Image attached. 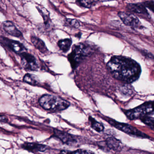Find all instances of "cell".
<instances>
[{
	"mask_svg": "<svg viewBox=\"0 0 154 154\" xmlns=\"http://www.w3.org/2000/svg\"><path fill=\"white\" fill-rule=\"evenodd\" d=\"M107 68L115 79L126 83L137 80L142 71L136 61L123 56L113 57L108 63Z\"/></svg>",
	"mask_w": 154,
	"mask_h": 154,
	"instance_id": "1",
	"label": "cell"
},
{
	"mask_svg": "<svg viewBox=\"0 0 154 154\" xmlns=\"http://www.w3.org/2000/svg\"><path fill=\"white\" fill-rule=\"evenodd\" d=\"M41 106L45 110L52 112L62 111L70 106L69 102L58 96L44 95L39 100Z\"/></svg>",
	"mask_w": 154,
	"mask_h": 154,
	"instance_id": "2",
	"label": "cell"
},
{
	"mask_svg": "<svg viewBox=\"0 0 154 154\" xmlns=\"http://www.w3.org/2000/svg\"><path fill=\"white\" fill-rule=\"evenodd\" d=\"M93 51V47L86 43H80L73 46L72 52L68 57L72 67H77L82 60L92 54Z\"/></svg>",
	"mask_w": 154,
	"mask_h": 154,
	"instance_id": "3",
	"label": "cell"
},
{
	"mask_svg": "<svg viewBox=\"0 0 154 154\" xmlns=\"http://www.w3.org/2000/svg\"><path fill=\"white\" fill-rule=\"evenodd\" d=\"M152 112H154L153 102L149 101L145 102L134 109L127 110L125 113L129 119L135 120L141 119L144 116Z\"/></svg>",
	"mask_w": 154,
	"mask_h": 154,
	"instance_id": "4",
	"label": "cell"
},
{
	"mask_svg": "<svg viewBox=\"0 0 154 154\" xmlns=\"http://www.w3.org/2000/svg\"><path fill=\"white\" fill-rule=\"evenodd\" d=\"M107 121L114 127L130 135L142 138H146L149 137H148L149 136L148 135L139 131L137 128L132 126L131 125L125 123H120L110 119H107Z\"/></svg>",
	"mask_w": 154,
	"mask_h": 154,
	"instance_id": "5",
	"label": "cell"
},
{
	"mask_svg": "<svg viewBox=\"0 0 154 154\" xmlns=\"http://www.w3.org/2000/svg\"><path fill=\"white\" fill-rule=\"evenodd\" d=\"M22 66L28 71H36L39 69V65L34 56L27 52L20 55Z\"/></svg>",
	"mask_w": 154,
	"mask_h": 154,
	"instance_id": "6",
	"label": "cell"
},
{
	"mask_svg": "<svg viewBox=\"0 0 154 154\" xmlns=\"http://www.w3.org/2000/svg\"><path fill=\"white\" fill-rule=\"evenodd\" d=\"M118 15L125 25L134 28L140 26V21L134 14L125 12H119Z\"/></svg>",
	"mask_w": 154,
	"mask_h": 154,
	"instance_id": "7",
	"label": "cell"
},
{
	"mask_svg": "<svg viewBox=\"0 0 154 154\" xmlns=\"http://www.w3.org/2000/svg\"><path fill=\"white\" fill-rule=\"evenodd\" d=\"M54 135L61 140L63 143L68 145H72L77 143V141L75 137L71 134L58 129L54 130Z\"/></svg>",
	"mask_w": 154,
	"mask_h": 154,
	"instance_id": "8",
	"label": "cell"
},
{
	"mask_svg": "<svg viewBox=\"0 0 154 154\" xmlns=\"http://www.w3.org/2000/svg\"><path fill=\"white\" fill-rule=\"evenodd\" d=\"M23 149L30 152L37 153L43 152L48 149V147L45 145L33 143H25L22 145Z\"/></svg>",
	"mask_w": 154,
	"mask_h": 154,
	"instance_id": "9",
	"label": "cell"
},
{
	"mask_svg": "<svg viewBox=\"0 0 154 154\" xmlns=\"http://www.w3.org/2000/svg\"><path fill=\"white\" fill-rule=\"evenodd\" d=\"M4 29L7 33L13 37L20 38L22 36L21 32L17 29L15 25L10 21H6L3 23Z\"/></svg>",
	"mask_w": 154,
	"mask_h": 154,
	"instance_id": "10",
	"label": "cell"
},
{
	"mask_svg": "<svg viewBox=\"0 0 154 154\" xmlns=\"http://www.w3.org/2000/svg\"><path fill=\"white\" fill-rule=\"evenodd\" d=\"M4 41L7 42L6 44L8 45V47L17 54L20 55L23 53L26 52L27 50H26V48L22 44L20 43L19 42L11 40L8 39H5V40H4Z\"/></svg>",
	"mask_w": 154,
	"mask_h": 154,
	"instance_id": "11",
	"label": "cell"
},
{
	"mask_svg": "<svg viewBox=\"0 0 154 154\" xmlns=\"http://www.w3.org/2000/svg\"><path fill=\"white\" fill-rule=\"evenodd\" d=\"M32 43L34 45L36 49L42 54H47L48 53V48L42 40L36 37H32L31 38Z\"/></svg>",
	"mask_w": 154,
	"mask_h": 154,
	"instance_id": "12",
	"label": "cell"
},
{
	"mask_svg": "<svg viewBox=\"0 0 154 154\" xmlns=\"http://www.w3.org/2000/svg\"><path fill=\"white\" fill-rule=\"evenodd\" d=\"M127 8L131 11L136 13L143 14H148L147 10L143 4H129L127 5Z\"/></svg>",
	"mask_w": 154,
	"mask_h": 154,
	"instance_id": "13",
	"label": "cell"
},
{
	"mask_svg": "<svg viewBox=\"0 0 154 154\" xmlns=\"http://www.w3.org/2000/svg\"><path fill=\"white\" fill-rule=\"evenodd\" d=\"M105 143L108 148L114 151L118 150L121 144V142L119 140L112 137H108L105 141Z\"/></svg>",
	"mask_w": 154,
	"mask_h": 154,
	"instance_id": "14",
	"label": "cell"
},
{
	"mask_svg": "<svg viewBox=\"0 0 154 154\" xmlns=\"http://www.w3.org/2000/svg\"><path fill=\"white\" fill-rule=\"evenodd\" d=\"M72 41L70 39L66 38L61 40L58 42V46L60 49L63 52H67L70 49Z\"/></svg>",
	"mask_w": 154,
	"mask_h": 154,
	"instance_id": "15",
	"label": "cell"
},
{
	"mask_svg": "<svg viewBox=\"0 0 154 154\" xmlns=\"http://www.w3.org/2000/svg\"><path fill=\"white\" fill-rule=\"evenodd\" d=\"M24 81L30 85L36 86L39 84V80L36 76L32 74H27L24 77Z\"/></svg>",
	"mask_w": 154,
	"mask_h": 154,
	"instance_id": "16",
	"label": "cell"
},
{
	"mask_svg": "<svg viewBox=\"0 0 154 154\" xmlns=\"http://www.w3.org/2000/svg\"><path fill=\"white\" fill-rule=\"evenodd\" d=\"M89 120L90 122L91 126L93 129L97 132L100 133V132H103L104 130V126L101 123L97 121L95 119L90 116L89 117Z\"/></svg>",
	"mask_w": 154,
	"mask_h": 154,
	"instance_id": "17",
	"label": "cell"
},
{
	"mask_svg": "<svg viewBox=\"0 0 154 154\" xmlns=\"http://www.w3.org/2000/svg\"><path fill=\"white\" fill-rule=\"evenodd\" d=\"M141 120L146 125L152 128L154 127V112L148 114L141 119Z\"/></svg>",
	"mask_w": 154,
	"mask_h": 154,
	"instance_id": "18",
	"label": "cell"
},
{
	"mask_svg": "<svg viewBox=\"0 0 154 154\" xmlns=\"http://www.w3.org/2000/svg\"><path fill=\"white\" fill-rule=\"evenodd\" d=\"M77 2L81 6L89 8L95 6L99 0H77Z\"/></svg>",
	"mask_w": 154,
	"mask_h": 154,
	"instance_id": "19",
	"label": "cell"
},
{
	"mask_svg": "<svg viewBox=\"0 0 154 154\" xmlns=\"http://www.w3.org/2000/svg\"><path fill=\"white\" fill-rule=\"evenodd\" d=\"M60 154H96L92 151L89 150L78 149L74 151H63Z\"/></svg>",
	"mask_w": 154,
	"mask_h": 154,
	"instance_id": "20",
	"label": "cell"
},
{
	"mask_svg": "<svg viewBox=\"0 0 154 154\" xmlns=\"http://www.w3.org/2000/svg\"><path fill=\"white\" fill-rule=\"evenodd\" d=\"M65 24L67 25V26L75 29H78L80 26L78 21L76 19H67L65 21Z\"/></svg>",
	"mask_w": 154,
	"mask_h": 154,
	"instance_id": "21",
	"label": "cell"
},
{
	"mask_svg": "<svg viewBox=\"0 0 154 154\" xmlns=\"http://www.w3.org/2000/svg\"><path fill=\"white\" fill-rule=\"evenodd\" d=\"M120 91L125 95H131L133 92V88L127 83L120 88Z\"/></svg>",
	"mask_w": 154,
	"mask_h": 154,
	"instance_id": "22",
	"label": "cell"
},
{
	"mask_svg": "<svg viewBox=\"0 0 154 154\" xmlns=\"http://www.w3.org/2000/svg\"><path fill=\"white\" fill-rule=\"evenodd\" d=\"M144 5L145 7H147L149 8L151 11H154V2L153 0L152 1H147V2H145L143 4Z\"/></svg>",
	"mask_w": 154,
	"mask_h": 154,
	"instance_id": "23",
	"label": "cell"
},
{
	"mask_svg": "<svg viewBox=\"0 0 154 154\" xmlns=\"http://www.w3.org/2000/svg\"><path fill=\"white\" fill-rule=\"evenodd\" d=\"M143 55L144 56H146V57L152 59H153V56L152 54L150 52H148V51H143Z\"/></svg>",
	"mask_w": 154,
	"mask_h": 154,
	"instance_id": "24",
	"label": "cell"
},
{
	"mask_svg": "<svg viewBox=\"0 0 154 154\" xmlns=\"http://www.w3.org/2000/svg\"><path fill=\"white\" fill-rule=\"evenodd\" d=\"M7 121H8V119L5 116L0 115V122L5 123L7 122Z\"/></svg>",
	"mask_w": 154,
	"mask_h": 154,
	"instance_id": "25",
	"label": "cell"
},
{
	"mask_svg": "<svg viewBox=\"0 0 154 154\" xmlns=\"http://www.w3.org/2000/svg\"><path fill=\"white\" fill-rule=\"evenodd\" d=\"M0 10H1V7H0Z\"/></svg>",
	"mask_w": 154,
	"mask_h": 154,
	"instance_id": "26",
	"label": "cell"
}]
</instances>
